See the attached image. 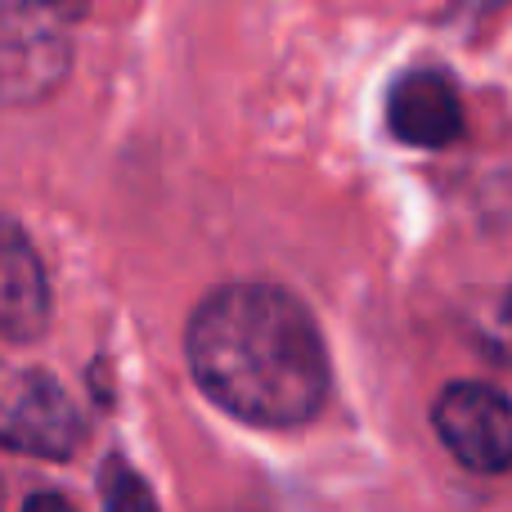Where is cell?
I'll return each mask as SVG.
<instances>
[{
	"label": "cell",
	"mask_w": 512,
	"mask_h": 512,
	"mask_svg": "<svg viewBox=\"0 0 512 512\" xmlns=\"http://www.w3.org/2000/svg\"><path fill=\"white\" fill-rule=\"evenodd\" d=\"M387 126L396 140L414 149H445L463 135V104L450 77L418 68L396 81L387 99Z\"/></svg>",
	"instance_id": "cell-5"
},
{
	"label": "cell",
	"mask_w": 512,
	"mask_h": 512,
	"mask_svg": "<svg viewBox=\"0 0 512 512\" xmlns=\"http://www.w3.org/2000/svg\"><path fill=\"white\" fill-rule=\"evenodd\" d=\"M104 512H158L153 490L144 486L140 472H131L122 459H113L104 472Z\"/></svg>",
	"instance_id": "cell-7"
},
{
	"label": "cell",
	"mask_w": 512,
	"mask_h": 512,
	"mask_svg": "<svg viewBox=\"0 0 512 512\" xmlns=\"http://www.w3.org/2000/svg\"><path fill=\"white\" fill-rule=\"evenodd\" d=\"M23 512H72V504L63 495H54V490H45V495H32L27 499Z\"/></svg>",
	"instance_id": "cell-8"
},
{
	"label": "cell",
	"mask_w": 512,
	"mask_h": 512,
	"mask_svg": "<svg viewBox=\"0 0 512 512\" xmlns=\"http://www.w3.org/2000/svg\"><path fill=\"white\" fill-rule=\"evenodd\" d=\"M504 315H508V319H512V292H508V306H504Z\"/></svg>",
	"instance_id": "cell-9"
},
{
	"label": "cell",
	"mask_w": 512,
	"mask_h": 512,
	"mask_svg": "<svg viewBox=\"0 0 512 512\" xmlns=\"http://www.w3.org/2000/svg\"><path fill=\"white\" fill-rule=\"evenodd\" d=\"M50 319V283L32 243L18 234H0V337L27 342Z\"/></svg>",
	"instance_id": "cell-6"
},
{
	"label": "cell",
	"mask_w": 512,
	"mask_h": 512,
	"mask_svg": "<svg viewBox=\"0 0 512 512\" xmlns=\"http://www.w3.org/2000/svg\"><path fill=\"white\" fill-rule=\"evenodd\" d=\"M198 387L252 427H301L328 400V351L310 310L274 283H225L189 319Z\"/></svg>",
	"instance_id": "cell-1"
},
{
	"label": "cell",
	"mask_w": 512,
	"mask_h": 512,
	"mask_svg": "<svg viewBox=\"0 0 512 512\" xmlns=\"http://www.w3.org/2000/svg\"><path fill=\"white\" fill-rule=\"evenodd\" d=\"M81 436L86 423L50 373H18L0 391V445L36 459H68Z\"/></svg>",
	"instance_id": "cell-4"
},
{
	"label": "cell",
	"mask_w": 512,
	"mask_h": 512,
	"mask_svg": "<svg viewBox=\"0 0 512 512\" xmlns=\"http://www.w3.org/2000/svg\"><path fill=\"white\" fill-rule=\"evenodd\" d=\"M441 445L472 472L512 468V405L504 391L481 382H454L432 409Z\"/></svg>",
	"instance_id": "cell-3"
},
{
	"label": "cell",
	"mask_w": 512,
	"mask_h": 512,
	"mask_svg": "<svg viewBox=\"0 0 512 512\" xmlns=\"http://www.w3.org/2000/svg\"><path fill=\"white\" fill-rule=\"evenodd\" d=\"M72 45L45 0H0V104H36L68 77Z\"/></svg>",
	"instance_id": "cell-2"
}]
</instances>
